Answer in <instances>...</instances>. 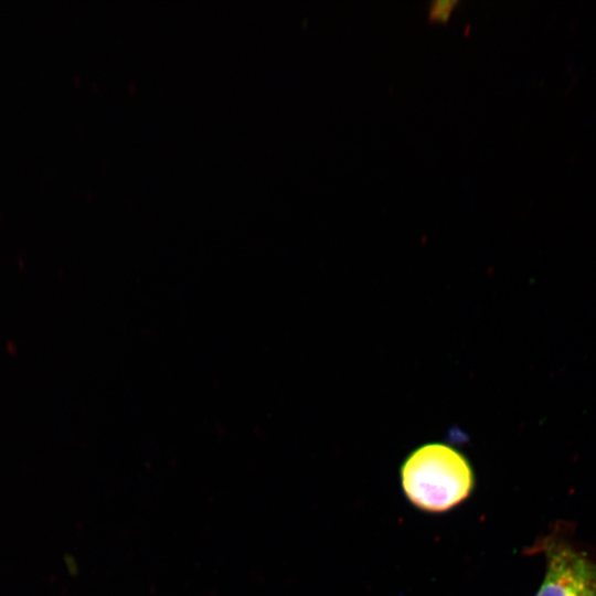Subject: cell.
<instances>
[{
    "mask_svg": "<svg viewBox=\"0 0 596 596\" xmlns=\"http://www.w3.org/2000/svg\"><path fill=\"white\" fill-rule=\"evenodd\" d=\"M407 498L418 508L440 512L470 493L473 475L466 457L441 443L422 445L412 451L401 470Z\"/></svg>",
    "mask_w": 596,
    "mask_h": 596,
    "instance_id": "obj_1",
    "label": "cell"
},
{
    "mask_svg": "<svg viewBox=\"0 0 596 596\" xmlns=\"http://www.w3.org/2000/svg\"><path fill=\"white\" fill-rule=\"evenodd\" d=\"M459 2L456 0H438L430 2L428 17L430 20L445 22L447 21L455 7Z\"/></svg>",
    "mask_w": 596,
    "mask_h": 596,
    "instance_id": "obj_3",
    "label": "cell"
},
{
    "mask_svg": "<svg viewBox=\"0 0 596 596\" xmlns=\"http://www.w3.org/2000/svg\"><path fill=\"white\" fill-rule=\"evenodd\" d=\"M545 547L547 568L536 596H596V562L562 542Z\"/></svg>",
    "mask_w": 596,
    "mask_h": 596,
    "instance_id": "obj_2",
    "label": "cell"
}]
</instances>
